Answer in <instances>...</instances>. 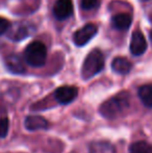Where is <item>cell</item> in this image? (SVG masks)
<instances>
[{
	"instance_id": "obj_1",
	"label": "cell",
	"mask_w": 152,
	"mask_h": 153,
	"mask_svg": "<svg viewBox=\"0 0 152 153\" xmlns=\"http://www.w3.org/2000/svg\"><path fill=\"white\" fill-rule=\"evenodd\" d=\"M130 108V95L121 92L104 101L99 107V113L108 120L119 119Z\"/></svg>"
},
{
	"instance_id": "obj_2",
	"label": "cell",
	"mask_w": 152,
	"mask_h": 153,
	"mask_svg": "<svg viewBox=\"0 0 152 153\" xmlns=\"http://www.w3.org/2000/svg\"><path fill=\"white\" fill-rule=\"evenodd\" d=\"M104 68V56L99 49H94L87 54L81 67V77L85 80L93 78Z\"/></svg>"
},
{
	"instance_id": "obj_3",
	"label": "cell",
	"mask_w": 152,
	"mask_h": 153,
	"mask_svg": "<svg viewBox=\"0 0 152 153\" xmlns=\"http://www.w3.org/2000/svg\"><path fill=\"white\" fill-rule=\"evenodd\" d=\"M47 49L42 42L35 41L27 45L24 50V59L30 67L40 68L46 62Z\"/></svg>"
},
{
	"instance_id": "obj_4",
	"label": "cell",
	"mask_w": 152,
	"mask_h": 153,
	"mask_svg": "<svg viewBox=\"0 0 152 153\" xmlns=\"http://www.w3.org/2000/svg\"><path fill=\"white\" fill-rule=\"evenodd\" d=\"M98 31V27L93 23H89V24L85 25L83 27H81L80 29H78L73 36V41L77 46H85V44L90 42L92 40V38L96 36Z\"/></svg>"
},
{
	"instance_id": "obj_5",
	"label": "cell",
	"mask_w": 152,
	"mask_h": 153,
	"mask_svg": "<svg viewBox=\"0 0 152 153\" xmlns=\"http://www.w3.org/2000/svg\"><path fill=\"white\" fill-rule=\"evenodd\" d=\"M78 95V89L72 85H64L59 87L53 93L54 99L59 104H69L73 102Z\"/></svg>"
},
{
	"instance_id": "obj_6",
	"label": "cell",
	"mask_w": 152,
	"mask_h": 153,
	"mask_svg": "<svg viewBox=\"0 0 152 153\" xmlns=\"http://www.w3.org/2000/svg\"><path fill=\"white\" fill-rule=\"evenodd\" d=\"M73 13L72 0H57L53 6V15L59 20L68 19Z\"/></svg>"
},
{
	"instance_id": "obj_7",
	"label": "cell",
	"mask_w": 152,
	"mask_h": 153,
	"mask_svg": "<svg viewBox=\"0 0 152 153\" xmlns=\"http://www.w3.org/2000/svg\"><path fill=\"white\" fill-rule=\"evenodd\" d=\"M147 49V42L144 34L141 31H134L130 41V52L134 56H140Z\"/></svg>"
},
{
	"instance_id": "obj_8",
	"label": "cell",
	"mask_w": 152,
	"mask_h": 153,
	"mask_svg": "<svg viewBox=\"0 0 152 153\" xmlns=\"http://www.w3.org/2000/svg\"><path fill=\"white\" fill-rule=\"evenodd\" d=\"M4 64H5L7 70L14 74H23L26 71L23 59H21L20 55L16 54V53H12V54L7 55L4 59Z\"/></svg>"
},
{
	"instance_id": "obj_9",
	"label": "cell",
	"mask_w": 152,
	"mask_h": 153,
	"mask_svg": "<svg viewBox=\"0 0 152 153\" xmlns=\"http://www.w3.org/2000/svg\"><path fill=\"white\" fill-rule=\"evenodd\" d=\"M49 126V122L45 118L40 116H28L25 119V128L30 131L42 130L47 129Z\"/></svg>"
},
{
	"instance_id": "obj_10",
	"label": "cell",
	"mask_w": 152,
	"mask_h": 153,
	"mask_svg": "<svg viewBox=\"0 0 152 153\" xmlns=\"http://www.w3.org/2000/svg\"><path fill=\"white\" fill-rule=\"evenodd\" d=\"M33 32V27L29 24H16L13 26L12 30L8 32L7 36L13 41H22Z\"/></svg>"
},
{
	"instance_id": "obj_11",
	"label": "cell",
	"mask_w": 152,
	"mask_h": 153,
	"mask_svg": "<svg viewBox=\"0 0 152 153\" xmlns=\"http://www.w3.org/2000/svg\"><path fill=\"white\" fill-rule=\"evenodd\" d=\"M89 153H116V148L108 141H95L90 144Z\"/></svg>"
},
{
	"instance_id": "obj_12",
	"label": "cell",
	"mask_w": 152,
	"mask_h": 153,
	"mask_svg": "<svg viewBox=\"0 0 152 153\" xmlns=\"http://www.w3.org/2000/svg\"><path fill=\"white\" fill-rule=\"evenodd\" d=\"M112 69L118 74L125 75L131 71L132 64L125 57H116L112 62Z\"/></svg>"
},
{
	"instance_id": "obj_13",
	"label": "cell",
	"mask_w": 152,
	"mask_h": 153,
	"mask_svg": "<svg viewBox=\"0 0 152 153\" xmlns=\"http://www.w3.org/2000/svg\"><path fill=\"white\" fill-rule=\"evenodd\" d=\"M132 23V17L128 14H118L112 18V24L118 30H126Z\"/></svg>"
},
{
	"instance_id": "obj_14",
	"label": "cell",
	"mask_w": 152,
	"mask_h": 153,
	"mask_svg": "<svg viewBox=\"0 0 152 153\" xmlns=\"http://www.w3.org/2000/svg\"><path fill=\"white\" fill-rule=\"evenodd\" d=\"M138 95L146 107L152 108V85H145L139 89Z\"/></svg>"
},
{
	"instance_id": "obj_15",
	"label": "cell",
	"mask_w": 152,
	"mask_h": 153,
	"mask_svg": "<svg viewBox=\"0 0 152 153\" xmlns=\"http://www.w3.org/2000/svg\"><path fill=\"white\" fill-rule=\"evenodd\" d=\"M129 153H152V146L144 141L136 142L130 145Z\"/></svg>"
},
{
	"instance_id": "obj_16",
	"label": "cell",
	"mask_w": 152,
	"mask_h": 153,
	"mask_svg": "<svg viewBox=\"0 0 152 153\" xmlns=\"http://www.w3.org/2000/svg\"><path fill=\"white\" fill-rule=\"evenodd\" d=\"M10 130V121L6 117L0 118V139H3L7 135Z\"/></svg>"
},
{
	"instance_id": "obj_17",
	"label": "cell",
	"mask_w": 152,
	"mask_h": 153,
	"mask_svg": "<svg viewBox=\"0 0 152 153\" xmlns=\"http://www.w3.org/2000/svg\"><path fill=\"white\" fill-rule=\"evenodd\" d=\"M98 5V0H81L80 6L85 10H90L95 8Z\"/></svg>"
},
{
	"instance_id": "obj_18",
	"label": "cell",
	"mask_w": 152,
	"mask_h": 153,
	"mask_svg": "<svg viewBox=\"0 0 152 153\" xmlns=\"http://www.w3.org/2000/svg\"><path fill=\"white\" fill-rule=\"evenodd\" d=\"M10 27V23L8 22L6 19L1 18V17H0V36L3 34V33H5Z\"/></svg>"
},
{
	"instance_id": "obj_19",
	"label": "cell",
	"mask_w": 152,
	"mask_h": 153,
	"mask_svg": "<svg viewBox=\"0 0 152 153\" xmlns=\"http://www.w3.org/2000/svg\"><path fill=\"white\" fill-rule=\"evenodd\" d=\"M149 36H150V40H151V42H152V30L150 31V34H149Z\"/></svg>"
}]
</instances>
